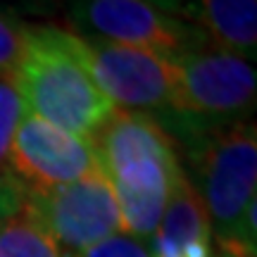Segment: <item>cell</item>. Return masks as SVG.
Instances as JSON below:
<instances>
[{"label": "cell", "instance_id": "obj_1", "mask_svg": "<svg viewBox=\"0 0 257 257\" xmlns=\"http://www.w3.org/2000/svg\"><path fill=\"white\" fill-rule=\"evenodd\" d=\"M93 146L117 198L121 233L150 243L169 195L186 174L169 134L153 114L114 110Z\"/></svg>", "mask_w": 257, "mask_h": 257}, {"label": "cell", "instance_id": "obj_2", "mask_svg": "<svg viewBox=\"0 0 257 257\" xmlns=\"http://www.w3.org/2000/svg\"><path fill=\"white\" fill-rule=\"evenodd\" d=\"M12 81L24 110L74 136L93 141L117 110L91 76L72 31L27 27Z\"/></svg>", "mask_w": 257, "mask_h": 257}, {"label": "cell", "instance_id": "obj_3", "mask_svg": "<svg viewBox=\"0 0 257 257\" xmlns=\"http://www.w3.org/2000/svg\"><path fill=\"white\" fill-rule=\"evenodd\" d=\"M191 184L207 210L219 252L255 257L257 248V136L252 119L214 131L186 146Z\"/></svg>", "mask_w": 257, "mask_h": 257}, {"label": "cell", "instance_id": "obj_4", "mask_svg": "<svg viewBox=\"0 0 257 257\" xmlns=\"http://www.w3.org/2000/svg\"><path fill=\"white\" fill-rule=\"evenodd\" d=\"M174 98L157 124L184 146L214 131L248 121L257 100L255 69L248 60L219 48L174 55Z\"/></svg>", "mask_w": 257, "mask_h": 257}, {"label": "cell", "instance_id": "obj_5", "mask_svg": "<svg viewBox=\"0 0 257 257\" xmlns=\"http://www.w3.org/2000/svg\"><path fill=\"white\" fill-rule=\"evenodd\" d=\"M27 210L43 224L64 257H79L95 243L121 233L117 198L102 169L48 191L29 188Z\"/></svg>", "mask_w": 257, "mask_h": 257}, {"label": "cell", "instance_id": "obj_6", "mask_svg": "<svg viewBox=\"0 0 257 257\" xmlns=\"http://www.w3.org/2000/svg\"><path fill=\"white\" fill-rule=\"evenodd\" d=\"M79 38L81 57L100 91L117 110L165 114L174 98V55L121 46L98 38Z\"/></svg>", "mask_w": 257, "mask_h": 257}, {"label": "cell", "instance_id": "obj_7", "mask_svg": "<svg viewBox=\"0 0 257 257\" xmlns=\"http://www.w3.org/2000/svg\"><path fill=\"white\" fill-rule=\"evenodd\" d=\"M74 36L181 55L210 46L200 27L172 17L148 0H79L69 12Z\"/></svg>", "mask_w": 257, "mask_h": 257}, {"label": "cell", "instance_id": "obj_8", "mask_svg": "<svg viewBox=\"0 0 257 257\" xmlns=\"http://www.w3.org/2000/svg\"><path fill=\"white\" fill-rule=\"evenodd\" d=\"M8 169L31 191H48L93 174L100 162L91 138L67 134L24 112L10 143Z\"/></svg>", "mask_w": 257, "mask_h": 257}, {"label": "cell", "instance_id": "obj_9", "mask_svg": "<svg viewBox=\"0 0 257 257\" xmlns=\"http://www.w3.org/2000/svg\"><path fill=\"white\" fill-rule=\"evenodd\" d=\"M155 257H212V231L207 210L188 174L179 179L165 205L155 236L150 238Z\"/></svg>", "mask_w": 257, "mask_h": 257}, {"label": "cell", "instance_id": "obj_10", "mask_svg": "<svg viewBox=\"0 0 257 257\" xmlns=\"http://www.w3.org/2000/svg\"><path fill=\"white\" fill-rule=\"evenodd\" d=\"M195 17L212 48L255 60L257 0H198Z\"/></svg>", "mask_w": 257, "mask_h": 257}, {"label": "cell", "instance_id": "obj_11", "mask_svg": "<svg viewBox=\"0 0 257 257\" xmlns=\"http://www.w3.org/2000/svg\"><path fill=\"white\" fill-rule=\"evenodd\" d=\"M0 257H64L43 224L27 210L0 219Z\"/></svg>", "mask_w": 257, "mask_h": 257}, {"label": "cell", "instance_id": "obj_12", "mask_svg": "<svg viewBox=\"0 0 257 257\" xmlns=\"http://www.w3.org/2000/svg\"><path fill=\"white\" fill-rule=\"evenodd\" d=\"M24 102L19 98L15 81L10 76H0V172L8 167V153L12 136L24 117Z\"/></svg>", "mask_w": 257, "mask_h": 257}, {"label": "cell", "instance_id": "obj_13", "mask_svg": "<svg viewBox=\"0 0 257 257\" xmlns=\"http://www.w3.org/2000/svg\"><path fill=\"white\" fill-rule=\"evenodd\" d=\"M24 31L27 27L0 15V76L12 79V74L17 72L24 55Z\"/></svg>", "mask_w": 257, "mask_h": 257}, {"label": "cell", "instance_id": "obj_14", "mask_svg": "<svg viewBox=\"0 0 257 257\" xmlns=\"http://www.w3.org/2000/svg\"><path fill=\"white\" fill-rule=\"evenodd\" d=\"M79 257H155L150 250V243L138 240L126 233H114L110 238L95 243Z\"/></svg>", "mask_w": 257, "mask_h": 257}, {"label": "cell", "instance_id": "obj_15", "mask_svg": "<svg viewBox=\"0 0 257 257\" xmlns=\"http://www.w3.org/2000/svg\"><path fill=\"white\" fill-rule=\"evenodd\" d=\"M148 3H153L162 12L172 15V17H179V19L191 15V0H148Z\"/></svg>", "mask_w": 257, "mask_h": 257}, {"label": "cell", "instance_id": "obj_16", "mask_svg": "<svg viewBox=\"0 0 257 257\" xmlns=\"http://www.w3.org/2000/svg\"><path fill=\"white\" fill-rule=\"evenodd\" d=\"M212 257H233V255H226V252H214Z\"/></svg>", "mask_w": 257, "mask_h": 257}]
</instances>
